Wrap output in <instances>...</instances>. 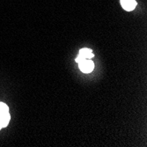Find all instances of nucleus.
<instances>
[{"instance_id":"20e7f679","label":"nucleus","mask_w":147,"mask_h":147,"mask_svg":"<svg viewBox=\"0 0 147 147\" xmlns=\"http://www.w3.org/2000/svg\"><path fill=\"white\" fill-rule=\"evenodd\" d=\"M78 55L81 56L85 59H91L92 57H93L92 51L90 49H80Z\"/></svg>"},{"instance_id":"7ed1b4c3","label":"nucleus","mask_w":147,"mask_h":147,"mask_svg":"<svg viewBox=\"0 0 147 147\" xmlns=\"http://www.w3.org/2000/svg\"><path fill=\"white\" fill-rule=\"evenodd\" d=\"M121 5L125 11H130L135 9L137 6V2L135 0H121Z\"/></svg>"},{"instance_id":"f03ea898","label":"nucleus","mask_w":147,"mask_h":147,"mask_svg":"<svg viewBox=\"0 0 147 147\" xmlns=\"http://www.w3.org/2000/svg\"><path fill=\"white\" fill-rule=\"evenodd\" d=\"M79 69L84 73H90L94 68V63L91 59H83L78 63Z\"/></svg>"},{"instance_id":"f257e3e1","label":"nucleus","mask_w":147,"mask_h":147,"mask_svg":"<svg viewBox=\"0 0 147 147\" xmlns=\"http://www.w3.org/2000/svg\"><path fill=\"white\" fill-rule=\"evenodd\" d=\"M10 122V114L8 107L3 103L0 102V129L5 128L8 125Z\"/></svg>"}]
</instances>
